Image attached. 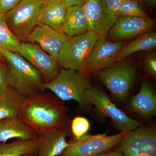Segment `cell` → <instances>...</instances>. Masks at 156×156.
Segmentation results:
<instances>
[{
  "mask_svg": "<svg viewBox=\"0 0 156 156\" xmlns=\"http://www.w3.org/2000/svg\"><path fill=\"white\" fill-rule=\"evenodd\" d=\"M67 112V108L52 95L37 93L26 98L19 117L37 133L69 127Z\"/></svg>",
  "mask_w": 156,
  "mask_h": 156,
  "instance_id": "obj_1",
  "label": "cell"
},
{
  "mask_svg": "<svg viewBox=\"0 0 156 156\" xmlns=\"http://www.w3.org/2000/svg\"><path fill=\"white\" fill-rule=\"evenodd\" d=\"M91 88L87 77L76 71L60 68L57 76L52 81L43 83L40 90L48 89L62 100H75L81 106H86L90 104L86 92Z\"/></svg>",
  "mask_w": 156,
  "mask_h": 156,
  "instance_id": "obj_2",
  "label": "cell"
},
{
  "mask_svg": "<svg viewBox=\"0 0 156 156\" xmlns=\"http://www.w3.org/2000/svg\"><path fill=\"white\" fill-rule=\"evenodd\" d=\"M14 80V87L25 97L37 93L43 81L40 71L19 53L0 50Z\"/></svg>",
  "mask_w": 156,
  "mask_h": 156,
  "instance_id": "obj_3",
  "label": "cell"
},
{
  "mask_svg": "<svg viewBox=\"0 0 156 156\" xmlns=\"http://www.w3.org/2000/svg\"><path fill=\"white\" fill-rule=\"evenodd\" d=\"M44 0H21L5 14L7 25L21 42L36 27L39 13Z\"/></svg>",
  "mask_w": 156,
  "mask_h": 156,
  "instance_id": "obj_4",
  "label": "cell"
},
{
  "mask_svg": "<svg viewBox=\"0 0 156 156\" xmlns=\"http://www.w3.org/2000/svg\"><path fill=\"white\" fill-rule=\"evenodd\" d=\"M136 74L135 67L124 61L116 62L113 64L94 73L109 90L112 95L123 101L128 97L134 83Z\"/></svg>",
  "mask_w": 156,
  "mask_h": 156,
  "instance_id": "obj_5",
  "label": "cell"
},
{
  "mask_svg": "<svg viewBox=\"0 0 156 156\" xmlns=\"http://www.w3.org/2000/svg\"><path fill=\"white\" fill-rule=\"evenodd\" d=\"M99 37L94 32L70 37L62 47L57 62L58 66L78 71L86 61Z\"/></svg>",
  "mask_w": 156,
  "mask_h": 156,
  "instance_id": "obj_6",
  "label": "cell"
},
{
  "mask_svg": "<svg viewBox=\"0 0 156 156\" xmlns=\"http://www.w3.org/2000/svg\"><path fill=\"white\" fill-rule=\"evenodd\" d=\"M128 132H120L114 135L106 134L88 135L86 134L71 142L58 156H94L116 147Z\"/></svg>",
  "mask_w": 156,
  "mask_h": 156,
  "instance_id": "obj_7",
  "label": "cell"
},
{
  "mask_svg": "<svg viewBox=\"0 0 156 156\" xmlns=\"http://www.w3.org/2000/svg\"><path fill=\"white\" fill-rule=\"evenodd\" d=\"M125 45L123 41L111 42L99 37L78 73L87 77L109 67L116 62L117 54Z\"/></svg>",
  "mask_w": 156,
  "mask_h": 156,
  "instance_id": "obj_8",
  "label": "cell"
},
{
  "mask_svg": "<svg viewBox=\"0 0 156 156\" xmlns=\"http://www.w3.org/2000/svg\"><path fill=\"white\" fill-rule=\"evenodd\" d=\"M86 95L88 102L95 105L97 111L110 118L115 126L121 132L133 131L141 126L142 123L128 116L100 90L91 88L86 91Z\"/></svg>",
  "mask_w": 156,
  "mask_h": 156,
  "instance_id": "obj_9",
  "label": "cell"
},
{
  "mask_svg": "<svg viewBox=\"0 0 156 156\" xmlns=\"http://www.w3.org/2000/svg\"><path fill=\"white\" fill-rule=\"evenodd\" d=\"M123 156H156V132L151 126L129 131L117 146Z\"/></svg>",
  "mask_w": 156,
  "mask_h": 156,
  "instance_id": "obj_10",
  "label": "cell"
},
{
  "mask_svg": "<svg viewBox=\"0 0 156 156\" xmlns=\"http://www.w3.org/2000/svg\"><path fill=\"white\" fill-rule=\"evenodd\" d=\"M19 53L38 70L46 82L53 80L59 73L57 60L44 51L38 44L21 42Z\"/></svg>",
  "mask_w": 156,
  "mask_h": 156,
  "instance_id": "obj_11",
  "label": "cell"
},
{
  "mask_svg": "<svg viewBox=\"0 0 156 156\" xmlns=\"http://www.w3.org/2000/svg\"><path fill=\"white\" fill-rule=\"evenodd\" d=\"M83 6L89 20L90 31L100 37H107L118 17L109 11L105 0H86Z\"/></svg>",
  "mask_w": 156,
  "mask_h": 156,
  "instance_id": "obj_12",
  "label": "cell"
},
{
  "mask_svg": "<svg viewBox=\"0 0 156 156\" xmlns=\"http://www.w3.org/2000/svg\"><path fill=\"white\" fill-rule=\"evenodd\" d=\"M154 25V20L151 18L119 16L109 32V37L113 42L123 41L148 32Z\"/></svg>",
  "mask_w": 156,
  "mask_h": 156,
  "instance_id": "obj_13",
  "label": "cell"
},
{
  "mask_svg": "<svg viewBox=\"0 0 156 156\" xmlns=\"http://www.w3.org/2000/svg\"><path fill=\"white\" fill-rule=\"evenodd\" d=\"M69 38L63 32L49 26L37 25L26 42L36 43L46 53L57 60L62 47Z\"/></svg>",
  "mask_w": 156,
  "mask_h": 156,
  "instance_id": "obj_14",
  "label": "cell"
},
{
  "mask_svg": "<svg viewBox=\"0 0 156 156\" xmlns=\"http://www.w3.org/2000/svg\"><path fill=\"white\" fill-rule=\"evenodd\" d=\"M69 127L38 132L37 156H58L70 145L66 141Z\"/></svg>",
  "mask_w": 156,
  "mask_h": 156,
  "instance_id": "obj_15",
  "label": "cell"
},
{
  "mask_svg": "<svg viewBox=\"0 0 156 156\" xmlns=\"http://www.w3.org/2000/svg\"><path fill=\"white\" fill-rule=\"evenodd\" d=\"M36 131L19 117L0 120V143L13 138L33 140L38 139Z\"/></svg>",
  "mask_w": 156,
  "mask_h": 156,
  "instance_id": "obj_16",
  "label": "cell"
},
{
  "mask_svg": "<svg viewBox=\"0 0 156 156\" xmlns=\"http://www.w3.org/2000/svg\"><path fill=\"white\" fill-rule=\"evenodd\" d=\"M130 108L134 113L148 120L156 114V97L149 84L144 82L138 93L131 98Z\"/></svg>",
  "mask_w": 156,
  "mask_h": 156,
  "instance_id": "obj_17",
  "label": "cell"
},
{
  "mask_svg": "<svg viewBox=\"0 0 156 156\" xmlns=\"http://www.w3.org/2000/svg\"><path fill=\"white\" fill-rule=\"evenodd\" d=\"M67 8L58 0H44L38 17V25H48L56 30L62 31Z\"/></svg>",
  "mask_w": 156,
  "mask_h": 156,
  "instance_id": "obj_18",
  "label": "cell"
},
{
  "mask_svg": "<svg viewBox=\"0 0 156 156\" xmlns=\"http://www.w3.org/2000/svg\"><path fill=\"white\" fill-rule=\"evenodd\" d=\"M62 31L69 37L90 31V23L83 5L68 7Z\"/></svg>",
  "mask_w": 156,
  "mask_h": 156,
  "instance_id": "obj_19",
  "label": "cell"
},
{
  "mask_svg": "<svg viewBox=\"0 0 156 156\" xmlns=\"http://www.w3.org/2000/svg\"><path fill=\"white\" fill-rule=\"evenodd\" d=\"M26 98L14 87H9L5 93L0 95V120L19 117Z\"/></svg>",
  "mask_w": 156,
  "mask_h": 156,
  "instance_id": "obj_20",
  "label": "cell"
},
{
  "mask_svg": "<svg viewBox=\"0 0 156 156\" xmlns=\"http://www.w3.org/2000/svg\"><path fill=\"white\" fill-rule=\"evenodd\" d=\"M156 47V33L148 32L142 34L128 44L124 45L117 53L116 61H122L136 52L152 50Z\"/></svg>",
  "mask_w": 156,
  "mask_h": 156,
  "instance_id": "obj_21",
  "label": "cell"
},
{
  "mask_svg": "<svg viewBox=\"0 0 156 156\" xmlns=\"http://www.w3.org/2000/svg\"><path fill=\"white\" fill-rule=\"evenodd\" d=\"M37 152L38 139H18L10 143L0 144V156H20L26 154L35 156Z\"/></svg>",
  "mask_w": 156,
  "mask_h": 156,
  "instance_id": "obj_22",
  "label": "cell"
},
{
  "mask_svg": "<svg viewBox=\"0 0 156 156\" xmlns=\"http://www.w3.org/2000/svg\"><path fill=\"white\" fill-rule=\"evenodd\" d=\"M21 43L7 25L5 14L0 13V50L19 53Z\"/></svg>",
  "mask_w": 156,
  "mask_h": 156,
  "instance_id": "obj_23",
  "label": "cell"
},
{
  "mask_svg": "<svg viewBox=\"0 0 156 156\" xmlns=\"http://www.w3.org/2000/svg\"><path fill=\"white\" fill-rule=\"evenodd\" d=\"M116 15L118 17L125 16L150 18L140 6L137 0H126L118 9Z\"/></svg>",
  "mask_w": 156,
  "mask_h": 156,
  "instance_id": "obj_24",
  "label": "cell"
},
{
  "mask_svg": "<svg viewBox=\"0 0 156 156\" xmlns=\"http://www.w3.org/2000/svg\"><path fill=\"white\" fill-rule=\"evenodd\" d=\"M71 128L74 139H76L87 134L90 128V124L86 118L77 116L72 121Z\"/></svg>",
  "mask_w": 156,
  "mask_h": 156,
  "instance_id": "obj_25",
  "label": "cell"
},
{
  "mask_svg": "<svg viewBox=\"0 0 156 156\" xmlns=\"http://www.w3.org/2000/svg\"><path fill=\"white\" fill-rule=\"evenodd\" d=\"M4 61L0 60V95L14 86V80Z\"/></svg>",
  "mask_w": 156,
  "mask_h": 156,
  "instance_id": "obj_26",
  "label": "cell"
},
{
  "mask_svg": "<svg viewBox=\"0 0 156 156\" xmlns=\"http://www.w3.org/2000/svg\"><path fill=\"white\" fill-rule=\"evenodd\" d=\"M144 68L148 74L154 77L156 76V54L149 53L146 56L144 61Z\"/></svg>",
  "mask_w": 156,
  "mask_h": 156,
  "instance_id": "obj_27",
  "label": "cell"
},
{
  "mask_svg": "<svg viewBox=\"0 0 156 156\" xmlns=\"http://www.w3.org/2000/svg\"><path fill=\"white\" fill-rule=\"evenodd\" d=\"M21 0H0V13L5 14Z\"/></svg>",
  "mask_w": 156,
  "mask_h": 156,
  "instance_id": "obj_28",
  "label": "cell"
},
{
  "mask_svg": "<svg viewBox=\"0 0 156 156\" xmlns=\"http://www.w3.org/2000/svg\"><path fill=\"white\" fill-rule=\"evenodd\" d=\"M126 0H105L108 9L112 14L117 17L116 13L121 5Z\"/></svg>",
  "mask_w": 156,
  "mask_h": 156,
  "instance_id": "obj_29",
  "label": "cell"
},
{
  "mask_svg": "<svg viewBox=\"0 0 156 156\" xmlns=\"http://www.w3.org/2000/svg\"><path fill=\"white\" fill-rule=\"evenodd\" d=\"M94 156H123L121 151L116 147L101 153Z\"/></svg>",
  "mask_w": 156,
  "mask_h": 156,
  "instance_id": "obj_30",
  "label": "cell"
},
{
  "mask_svg": "<svg viewBox=\"0 0 156 156\" xmlns=\"http://www.w3.org/2000/svg\"><path fill=\"white\" fill-rule=\"evenodd\" d=\"M67 7L76 5H83L86 0H58Z\"/></svg>",
  "mask_w": 156,
  "mask_h": 156,
  "instance_id": "obj_31",
  "label": "cell"
},
{
  "mask_svg": "<svg viewBox=\"0 0 156 156\" xmlns=\"http://www.w3.org/2000/svg\"><path fill=\"white\" fill-rule=\"evenodd\" d=\"M148 4L151 5L155 6L156 3V0H145Z\"/></svg>",
  "mask_w": 156,
  "mask_h": 156,
  "instance_id": "obj_32",
  "label": "cell"
},
{
  "mask_svg": "<svg viewBox=\"0 0 156 156\" xmlns=\"http://www.w3.org/2000/svg\"><path fill=\"white\" fill-rule=\"evenodd\" d=\"M0 60L5 61V57H4L1 51H0Z\"/></svg>",
  "mask_w": 156,
  "mask_h": 156,
  "instance_id": "obj_33",
  "label": "cell"
},
{
  "mask_svg": "<svg viewBox=\"0 0 156 156\" xmlns=\"http://www.w3.org/2000/svg\"><path fill=\"white\" fill-rule=\"evenodd\" d=\"M20 156H34V155H33L31 154H26L22 155H21Z\"/></svg>",
  "mask_w": 156,
  "mask_h": 156,
  "instance_id": "obj_34",
  "label": "cell"
}]
</instances>
